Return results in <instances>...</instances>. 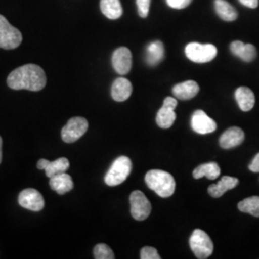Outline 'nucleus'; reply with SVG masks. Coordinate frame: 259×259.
<instances>
[{"label": "nucleus", "mask_w": 259, "mask_h": 259, "mask_svg": "<svg viewBox=\"0 0 259 259\" xmlns=\"http://www.w3.org/2000/svg\"><path fill=\"white\" fill-rule=\"evenodd\" d=\"M189 245L197 258H207L212 254V241L202 230H195L192 232L189 239Z\"/></svg>", "instance_id": "nucleus-6"}, {"label": "nucleus", "mask_w": 259, "mask_h": 259, "mask_svg": "<svg viewBox=\"0 0 259 259\" xmlns=\"http://www.w3.org/2000/svg\"><path fill=\"white\" fill-rule=\"evenodd\" d=\"M7 84L12 90H27L39 92L47 84V75L37 65L29 64L13 70L7 78Z\"/></svg>", "instance_id": "nucleus-1"}, {"label": "nucleus", "mask_w": 259, "mask_h": 259, "mask_svg": "<svg viewBox=\"0 0 259 259\" xmlns=\"http://www.w3.org/2000/svg\"><path fill=\"white\" fill-rule=\"evenodd\" d=\"M192 0H166L167 5L173 9H185Z\"/></svg>", "instance_id": "nucleus-29"}, {"label": "nucleus", "mask_w": 259, "mask_h": 259, "mask_svg": "<svg viewBox=\"0 0 259 259\" xmlns=\"http://www.w3.org/2000/svg\"><path fill=\"white\" fill-rule=\"evenodd\" d=\"M133 93V85L126 78H117L111 85V97L116 102L126 101Z\"/></svg>", "instance_id": "nucleus-13"}, {"label": "nucleus", "mask_w": 259, "mask_h": 259, "mask_svg": "<svg viewBox=\"0 0 259 259\" xmlns=\"http://www.w3.org/2000/svg\"><path fill=\"white\" fill-rule=\"evenodd\" d=\"M200 91L199 84L195 81H185L184 83L176 84L172 92L177 99L180 100H190L194 98Z\"/></svg>", "instance_id": "nucleus-15"}, {"label": "nucleus", "mask_w": 259, "mask_h": 259, "mask_svg": "<svg viewBox=\"0 0 259 259\" xmlns=\"http://www.w3.org/2000/svg\"><path fill=\"white\" fill-rule=\"evenodd\" d=\"M191 127L197 134L206 135L216 131L217 124L204 111L198 110L192 115Z\"/></svg>", "instance_id": "nucleus-12"}, {"label": "nucleus", "mask_w": 259, "mask_h": 259, "mask_svg": "<svg viewBox=\"0 0 259 259\" xmlns=\"http://www.w3.org/2000/svg\"><path fill=\"white\" fill-rule=\"evenodd\" d=\"M69 166V160L66 157H60L54 161H48L45 171L47 176L50 179L58 174L65 173Z\"/></svg>", "instance_id": "nucleus-24"}, {"label": "nucleus", "mask_w": 259, "mask_h": 259, "mask_svg": "<svg viewBox=\"0 0 259 259\" xmlns=\"http://www.w3.org/2000/svg\"><path fill=\"white\" fill-rule=\"evenodd\" d=\"M132 160L129 157L121 156L117 157L110 170L105 176V183L109 186H116L124 183L132 172Z\"/></svg>", "instance_id": "nucleus-3"}, {"label": "nucleus", "mask_w": 259, "mask_h": 259, "mask_svg": "<svg viewBox=\"0 0 259 259\" xmlns=\"http://www.w3.org/2000/svg\"><path fill=\"white\" fill-rule=\"evenodd\" d=\"M139 15L141 18H147L151 5V0H137Z\"/></svg>", "instance_id": "nucleus-28"}, {"label": "nucleus", "mask_w": 259, "mask_h": 259, "mask_svg": "<svg viewBox=\"0 0 259 259\" xmlns=\"http://www.w3.org/2000/svg\"><path fill=\"white\" fill-rule=\"evenodd\" d=\"M239 1L241 4L250 9H255L258 6V0H239Z\"/></svg>", "instance_id": "nucleus-31"}, {"label": "nucleus", "mask_w": 259, "mask_h": 259, "mask_svg": "<svg viewBox=\"0 0 259 259\" xmlns=\"http://www.w3.org/2000/svg\"><path fill=\"white\" fill-rule=\"evenodd\" d=\"M186 57L197 64L211 62L217 56V48L213 45H202L199 42H190L185 47Z\"/></svg>", "instance_id": "nucleus-4"}, {"label": "nucleus", "mask_w": 259, "mask_h": 259, "mask_svg": "<svg viewBox=\"0 0 259 259\" xmlns=\"http://www.w3.org/2000/svg\"><path fill=\"white\" fill-rule=\"evenodd\" d=\"M215 11L225 21H233L237 19L238 14L235 8L226 0H215Z\"/></svg>", "instance_id": "nucleus-22"}, {"label": "nucleus", "mask_w": 259, "mask_h": 259, "mask_svg": "<svg viewBox=\"0 0 259 259\" xmlns=\"http://www.w3.org/2000/svg\"><path fill=\"white\" fill-rule=\"evenodd\" d=\"M235 99L243 111H250L255 104L254 94L247 87H240L236 90Z\"/></svg>", "instance_id": "nucleus-19"}, {"label": "nucleus", "mask_w": 259, "mask_h": 259, "mask_svg": "<svg viewBox=\"0 0 259 259\" xmlns=\"http://www.w3.org/2000/svg\"><path fill=\"white\" fill-rule=\"evenodd\" d=\"M178 106V101L176 98L173 97H166L164 99L163 106L161 109L157 111V124L158 127L162 129L170 128L176 120V112L175 109Z\"/></svg>", "instance_id": "nucleus-9"}, {"label": "nucleus", "mask_w": 259, "mask_h": 259, "mask_svg": "<svg viewBox=\"0 0 259 259\" xmlns=\"http://www.w3.org/2000/svg\"><path fill=\"white\" fill-rule=\"evenodd\" d=\"M245 135L239 127H232L227 130L220 138V146L224 149L234 148L244 141Z\"/></svg>", "instance_id": "nucleus-14"}, {"label": "nucleus", "mask_w": 259, "mask_h": 259, "mask_svg": "<svg viewBox=\"0 0 259 259\" xmlns=\"http://www.w3.org/2000/svg\"><path fill=\"white\" fill-rule=\"evenodd\" d=\"M89 129V122L83 117H72L62 130V139L66 143H73L82 138Z\"/></svg>", "instance_id": "nucleus-7"}, {"label": "nucleus", "mask_w": 259, "mask_h": 259, "mask_svg": "<svg viewBox=\"0 0 259 259\" xmlns=\"http://www.w3.org/2000/svg\"><path fill=\"white\" fill-rule=\"evenodd\" d=\"M94 258L96 259H113L114 253L111 248L106 244H98L95 246L94 250Z\"/></svg>", "instance_id": "nucleus-26"}, {"label": "nucleus", "mask_w": 259, "mask_h": 259, "mask_svg": "<svg viewBox=\"0 0 259 259\" xmlns=\"http://www.w3.org/2000/svg\"><path fill=\"white\" fill-rule=\"evenodd\" d=\"M19 204L31 211H40L45 207V199L36 189L27 188L19 193Z\"/></svg>", "instance_id": "nucleus-10"}, {"label": "nucleus", "mask_w": 259, "mask_h": 259, "mask_svg": "<svg viewBox=\"0 0 259 259\" xmlns=\"http://www.w3.org/2000/svg\"><path fill=\"white\" fill-rule=\"evenodd\" d=\"M164 58V47L163 44L159 40L153 41L149 44L146 48L145 61L149 65L155 66L157 65Z\"/></svg>", "instance_id": "nucleus-20"}, {"label": "nucleus", "mask_w": 259, "mask_h": 259, "mask_svg": "<svg viewBox=\"0 0 259 259\" xmlns=\"http://www.w3.org/2000/svg\"><path fill=\"white\" fill-rule=\"evenodd\" d=\"M249 169H250L251 172L259 173V153L252 159L251 163L249 165Z\"/></svg>", "instance_id": "nucleus-30"}, {"label": "nucleus", "mask_w": 259, "mask_h": 259, "mask_svg": "<svg viewBox=\"0 0 259 259\" xmlns=\"http://www.w3.org/2000/svg\"><path fill=\"white\" fill-rule=\"evenodd\" d=\"M238 184V179L233 177L224 176L218 184L210 185L207 191L213 198H219L225 194L228 190L235 188Z\"/></svg>", "instance_id": "nucleus-18"}, {"label": "nucleus", "mask_w": 259, "mask_h": 259, "mask_svg": "<svg viewBox=\"0 0 259 259\" xmlns=\"http://www.w3.org/2000/svg\"><path fill=\"white\" fill-rule=\"evenodd\" d=\"M2 138L0 137V164H1V161H2Z\"/></svg>", "instance_id": "nucleus-32"}, {"label": "nucleus", "mask_w": 259, "mask_h": 259, "mask_svg": "<svg viewBox=\"0 0 259 259\" xmlns=\"http://www.w3.org/2000/svg\"><path fill=\"white\" fill-rule=\"evenodd\" d=\"M231 51L233 55L240 58L242 61L250 63L256 57V49L252 45L244 44L240 40H235L231 45Z\"/></svg>", "instance_id": "nucleus-16"}, {"label": "nucleus", "mask_w": 259, "mask_h": 259, "mask_svg": "<svg viewBox=\"0 0 259 259\" xmlns=\"http://www.w3.org/2000/svg\"><path fill=\"white\" fill-rule=\"evenodd\" d=\"M141 259H160V255L157 253V250L153 247H144L140 251Z\"/></svg>", "instance_id": "nucleus-27"}, {"label": "nucleus", "mask_w": 259, "mask_h": 259, "mask_svg": "<svg viewBox=\"0 0 259 259\" xmlns=\"http://www.w3.org/2000/svg\"><path fill=\"white\" fill-rule=\"evenodd\" d=\"M221 170L216 162H208L197 167L193 171V177L195 179H201L206 177L209 180H216L220 176Z\"/></svg>", "instance_id": "nucleus-23"}, {"label": "nucleus", "mask_w": 259, "mask_h": 259, "mask_svg": "<svg viewBox=\"0 0 259 259\" xmlns=\"http://www.w3.org/2000/svg\"><path fill=\"white\" fill-rule=\"evenodd\" d=\"M130 204L132 216L136 220L143 221L148 218L152 210V206L146 196L143 194V192L139 190L132 192L130 196Z\"/></svg>", "instance_id": "nucleus-8"}, {"label": "nucleus", "mask_w": 259, "mask_h": 259, "mask_svg": "<svg viewBox=\"0 0 259 259\" xmlns=\"http://www.w3.org/2000/svg\"><path fill=\"white\" fill-rule=\"evenodd\" d=\"M145 183L150 189L162 198L171 197L176 189L174 177L163 170H150L145 176Z\"/></svg>", "instance_id": "nucleus-2"}, {"label": "nucleus", "mask_w": 259, "mask_h": 259, "mask_svg": "<svg viewBox=\"0 0 259 259\" xmlns=\"http://www.w3.org/2000/svg\"><path fill=\"white\" fill-rule=\"evenodd\" d=\"M111 63L114 70L118 74H128L133 65V56L129 48L127 47L117 48L112 54Z\"/></svg>", "instance_id": "nucleus-11"}, {"label": "nucleus", "mask_w": 259, "mask_h": 259, "mask_svg": "<svg viewBox=\"0 0 259 259\" xmlns=\"http://www.w3.org/2000/svg\"><path fill=\"white\" fill-rule=\"evenodd\" d=\"M100 8L105 17L110 19H117L123 14L120 0H101Z\"/></svg>", "instance_id": "nucleus-21"}, {"label": "nucleus", "mask_w": 259, "mask_h": 259, "mask_svg": "<svg viewBox=\"0 0 259 259\" xmlns=\"http://www.w3.org/2000/svg\"><path fill=\"white\" fill-rule=\"evenodd\" d=\"M22 41V35L18 28L12 26L9 21L0 15V48L11 50L18 48Z\"/></svg>", "instance_id": "nucleus-5"}, {"label": "nucleus", "mask_w": 259, "mask_h": 259, "mask_svg": "<svg viewBox=\"0 0 259 259\" xmlns=\"http://www.w3.org/2000/svg\"><path fill=\"white\" fill-rule=\"evenodd\" d=\"M49 185L58 194L64 195L72 190L74 184L72 178L65 172L50 178Z\"/></svg>", "instance_id": "nucleus-17"}, {"label": "nucleus", "mask_w": 259, "mask_h": 259, "mask_svg": "<svg viewBox=\"0 0 259 259\" xmlns=\"http://www.w3.org/2000/svg\"><path fill=\"white\" fill-rule=\"evenodd\" d=\"M238 209L241 212L249 213L259 218V196H252L239 202Z\"/></svg>", "instance_id": "nucleus-25"}]
</instances>
